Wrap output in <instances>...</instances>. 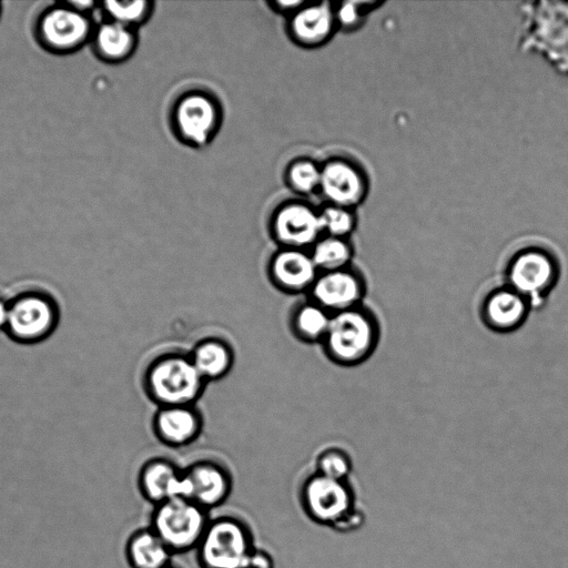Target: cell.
I'll list each match as a JSON object with an SVG mask.
<instances>
[{"instance_id":"cell-1","label":"cell","mask_w":568,"mask_h":568,"mask_svg":"<svg viewBox=\"0 0 568 568\" xmlns=\"http://www.w3.org/2000/svg\"><path fill=\"white\" fill-rule=\"evenodd\" d=\"M382 324L377 313L366 304L332 314L328 329L321 343L325 357L341 367H356L377 351Z\"/></svg>"},{"instance_id":"cell-2","label":"cell","mask_w":568,"mask_h":568,"mask_svg":"<svg viewBox=\"0 0 568 568\" xmlns=\"http://www.w3.org/2000/svg\"><path fill=\"white\" fill-rule=\"evenodd\" d=\"M141 384L145 396L156 407L196 405L207 385L189 351L181 349L153 356L143 369Z\"/></svg>"},{"instance_id":"cell-3","label":"cell","mask_w":568,"mask_h":568,"mask_svg":"<svg viewBox=\"0 0 568 568\" xmlns=\"http://www.w3.org/2000/svg\"><path fill=\"white\" fill-rule=\"evenodd\" d=\"M561 265L557 255L540 245L515 251L504 267V284L525 296L534 310L545 303L559 283Z\"/></svg>"},{"instance_id":"cell-4","label":"cell","mask_w":568,"mask_h":568,"mask_svg":"<svg viewBox=\"0 0 568 568\" xmlns=\"http://www.w3.org/2000/svg\"><path fill=\"white\" fill-rule=\"evenodd\" d=\"M255 549L250 526L222 515L211 518L195 551L201 568H245Z\"/></svg>"},{"instance_id":"cell-5","label":"cell","mask_w":568,"mask_h":568,"mask_svg":"<svg viewBox=\"0 0 568 568\" xmlns=\"http://www.w3.org/2000/svg\"><path fill=\"white\" fill-rule=\"evenodd\" d=\"M210 511L189 498H172L154 506L150 528L175 554L195 550L210 520Z\"/></svg>"},{"instance_id":"cell-6","label":"cell","mask_w":568,"mask_h":568,"mask_svg":"<svg viewBox=\"0 0 568 568\" xmlns=\"http://www.w3.org/2000/svg\"><path fill=\"white\" fill-rule=\"evenodd\" d=\"M9 302L6 334L20 344H36L55 331L60 310L52 295L31 290L17 294Z\"/></svg>"},{"instance_id":"cell-7","label":"cell","mask_w":568,"mask_h":568,"mask_svg":"<svg viewBox=\"0 0 568 568\" xmlns=\"http://www.w3.org/2000/svg\"><path fill=\"white\" fill-rule=\"evenodd\" d=\"M300 503L314 523L334 528L355 507V494L348 480H337L313 471L300 488Z\"/></svg>"},{"instance_id":"cell-8","label":"cell","mask_w":568,"mask_h":568,"mask_svg":"<svg viewBox=\"0 0 568 568\" xmlns=\"http://www.w3.org/2000/svg\"><path fill=\"white\" fill-rule=\"evenodd\" d=\"M367 292L365 274L351 265L341 270L320 272L306 296L331 314H335L365 304Z\"/></svg>"},{"instance_id":"cell-9","label":"cell","mask_w":568,"mask_h":568,"mask_svg":"<svg viewBox=\"0 0 568 568\" xmlns=\"http://www.w3.org/2000/svg\"><path fill=\"white\" fill-rule=\"evenodd\" d=\"M270 231L278 247L310 250L323 236L320 212L303 202H287L272 215Z\"/></svg>"},{"instance_id":"cell-10","label":"cell","mask_w":568,"mask_h":568,"mask_svg":"<svg viewBox=\"0 0 568 568\" xmlns=\"http://www.w3.org/2000/svg\"><path fill=\"white\" fill-rule=\"evenodd\" d=\"M532 310L525 296L503 283L484 294L478 305V316L488 331L510 334L525 325Z\"/></svg>"},{"instance_id":"cell-11","label":"cell","mask_w":568,"mask_h":568,"mask_svg":"<svg viewBox=\"0 0 568 568\" xmlns=\"http://www.w3.org/2000/svg\"><path fill=\"white\" fill-rule=\"evenodd\" d=\"M318 273L310 250L278 247L266 263L271 285L287 295L306 296Z\"/></svg>"},{"instance_id":"cell-12","label":"cell","mask_w":568,"mask_h":568,"mask_svg":"<svg viewBox=\"0 0 568 568\" xmlns=\"http://www.w3.org/2000/svg\"><path fill=\"white\" fill-rule=\"evenodd\" d=\"M187 498L210 511L223 505L233 489L231 471L221 463L202 458L183 467Z\"/></svg>"},{"instance_id":"cell-13","label":"cell","mask_w":568,"mask_h":568,"mask_svg":"<svg viewBox=\"0 0 568 568\" xmlns=\"http://www.w3.org/2000/svg\"><path fill=\"white\" fill-rule=\"evenodd\" d=\"M220 120L213 98L203 92L182 95L173 110V121L181 138L194 145L207 143L215 133Z\"/></svg>"},{"instance_id":"cell-14","label":"cell","mask_w":568,"mask_h":568,"mask_svg":"<svg viewBox=\"0 0 568 568\" xmlns=\"http://www.w3.org/2000/svg\"><path fill=\"white\" fill-rule=\"evenodd\" d=\"M204 418L196 405L156 407L151 419L154 437L170 448H183L199 439Z\"/></svg>"},{"instance_id":"cell-15","label":"cell","mask_w":568,"mask_h":568,"mask_svg":"<svg viewBox=\"0 0 568 568\" xmlns=\"http://www.w3.org/2000/svg\"><path fill=\"white\" fill-rule=\"evenodd\" d=\"M365 172L353 161L331 159L322 165L320 191L329 204L353 209L367 193Z\"/></svg>"},{"instance_id":"cell-16","label":"cell","mask_w":568,"mask_h":568,"mask_svg":"<svg viewBox=\"0 0 568 568\" xmlns=\"http://www.w3.org/2000/svg\"><path fill=\"white\" fill-rule=\"evenodd\" d=\"M138 487L153 506L172 498H187L183 467L166 457H152L143 463L138 475Z\"/></svg>"},{"instance_id":"cell-17","label":"cell","mask_w":568,"mask_h":568,"mask_svg":"<svg viewBox=\"0 0 568 568\" xmlns=\"http://www.w3.org/2000/svg\"><path fill=\"white\" fill-rule=\"evenodd\" d=\"M336 26L332 3L305 2L291 16L288 32L296 43L316 47L328 40Z\"/></svg>"},{"instance_id":"cell-18","label":"cell","mask_w":568,"mask_h":568,"mask_svg":"<svg viewBox=\"0 0 568 568\" xmlns=\"http://www.w3.org/2000/svg\"><path fill=\"white\" fill-rule=\"evenodd\" d=\"M40 32L48 45L57 50H70L84 41L89 22L81 11L72 7L55 8L42 18Z\"/></svg>"},{"instance_id":"cell-19","label":"cell","mask_w":568,"mask_h":568,"mask_svg":"<svg viewBox=\"0 0 568 568\" xmlns=\"http://www.w3.org/2000/svg\"><path fill=\"white\" fill-rule=\"evenodd\" d=\"M201 376L209 384L225 378L234 367L235 351L232 344L220 336H204L189 351Z\"/></svg>"},{"instance_id":"cell-20","label":"cell","mask_w":568,"mask_h":568,"mask_svg":"<svg viewBox=\"0 0 568 568\" xmlns=\"http://www.w3.org/2000/svg\"><path fill=\"white\" fill-rule=\"evenodd\" d=\"M332 314L318 303L305 296L291 308L288 328L297 341L320 344L328 329Z\"/></svg>"},{"instance_id":"cell-21","label":"cell","mask_w":568,"mask_h":568,"mask_svg":"<svg viewBox=\"0 0 568 568\" xmlns=\"http://www.w3.org/2000/svg\"><path fill=\"white\" fill-rule=\"evenodd\" d=\"M125 554L132 568H164L172 565L173 552L150 527L130 536Z\"/></svg>"},{"instance_id":"cell-22","label":"cell","mask_w":568,"mask_h":568,"mask_svg":"<svg viewBox=\"0 0 568 568\" xmlns=\"http://www.w3.org/2000/svg\"><path fill=\"white\" fill-rule=\"evenodd\" d=\"M310 253L320 272L353 265L354 246L349 239L323 235L310 248Z\"/></svg>"},{"instance_id":"cell-23","label":"cell","mask_w":568,"mask_h":568,"mask_svg":"<svg viewBox=\"0 0 568 568\" xmlns=\"http://www.w3.org/2000/svg\"><path fill=\"white\" fill-rule=\"evenodd\" d=\"M97 47L101 55L110 61H121L134 50L133 28L110 21L102 24L97 33Z\"/></svg>"},{"instance_id":"cell-24","label":"cell","mask_w":568,"mask_h":568,"mask_svg":"<svg viewBox=\"0 0 568 568\" xmlns=\"http://www.w3.org/2000/svg\"><path fill=\"white\" fill-rule=\"evenodd\" d=\"M314 471L328 478L348 480L353 471L352 456L342 447H326L316 455Z\"/></svg>"},{"instance_id":"cell-25","label":"cell","mask_w":568,"mask_h":568,"mask_svg":"<svg viewBox=\"0 0 568 568\" xmlns=\"http://www.w3.org/2000/svg\"><path fill=\"white\" fill-rule=\"evenodd\" d=\"M322 165L310 159H296L286 169V182L301 194H311L321 186Z\"/></svg>"},{"instance_id":"cell-26","label":"cell","mask_w":568,"mask_h":568,"mask_svg":"<svg viewBox=\"0 0 568 568\" xmlns=\"http://www.w3.org/2000/svg\"><path fill=\"white\" fill-rule=\"evenodd\" d=\"M324 235L349 239L356 226L352 209L329 204L320 211Z\"/></svg>"},{"instance_id":"cell-27","label":"cell","mask_w":568,"mask_h":568,"mask_svg":"<svg viewBox=\"0 0 568 568\" xmlns=\"http://www.w3.org/2000/svg\"><path fill=\"white\" fill-rule=\"evenodd\" d=\"M106 13L111 17V21L133 28L143 22L151 12V3L149 1H106L104 3Z\"/></svg>"},{"instance_id":"cell-28","label":"cell","mask_w":568,"mask_h":568,"mask_svg":"<svg viewBox=\"0 0 568 568\" xmlns=\"http://www.w3.org/2000/svg\"><path fill=\"white\" fill-rule=\"evenodd\" d=\"M555 8V45L554 51L556 52L559 64L568 71V2L557 3Z\"/></svg>"},{"instance_id":"cell-29","label":"cell","mask_w":568,"mask_h":568,"mask_svg":"<svg viewBox=\"0 0 568 568\" xmlns=\"http://www.w3.org/2000/svg\"><path fill=\"white\" fill-rule=\"evenodd\" d=\"M372 2H342L334 8L336 24L347 30L356 28Z\"/></svg>"},{"instance_id":"cell-30","label":"cell","mask_w":568,"mask_h":568,"mask_svg":"<svg viewBox=\"0 0 568 568\" xmlns=\"http://www.w3.org/2000/svg\"><path fill=\"white\" fill-rule=\"evenodd\" d=\"M245 568H274V560L267 551L256 548Z\"/></svg>"},{"instance_id":"cell-31","label":"cell","mask_w":568,"mask_h":568,"mask_svg":"<svg viewBox=\"0 0 568 568\" xmlns=\"http://www.w3.org/2000/svg\"><path fill=\"white\" fill-rule=\"evenodd\" d=\"M304 3L303 1H274L271 6L280 12H288L292 16Z\"/></svg>"},{"instance_id":"cell-32","label":"cell","mask_w":568,"mask_h":568,"mask_svg":"<svg viewBox=\"0 0 568 568\" xmlns=\"http://www.w3.org/2000/svg\"><path fill=\"white\" fill-rule=\"evenodd\" d=\"M9 302L0 297V331H4L8 323Z\"/></svg>"},{"instance_id":"cell-33","label":"cell","mask_w":568,"mask_h":568,"mask_svg":"<svg viewBox=\"0 0 568 568\" xmlns=\"http://www.w3.org/2000/svg\"><path fill=\"white\" fill-rule=\"evenodd\" d=\"M164 568H178V567H174L173 565H169V566H166Z\"/></svg>"}]
</instances>
